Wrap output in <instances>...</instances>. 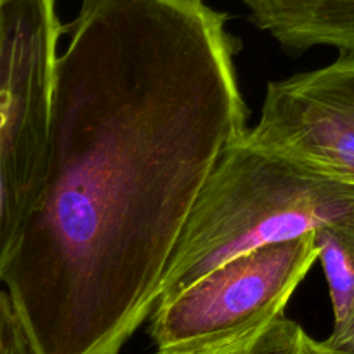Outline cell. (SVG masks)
Returning <instances> with one entry per match:
<instances>
[{"label": "cell", "mask_w": 354, "mask_h": 354, "mask_svg": "<svg viewBox=\"0 0 354 354\" xmlns=\"http://www.w3.org/2000/svg\"><path fill=\"white\" fill-rule=\"evenodd\" d=\"M205 0H80L63 33L46 188L4 285L30 354H118L227 145L238 40Z\"/></svg>", "instance_id": "cell-1"}, {"label": "cell", "mask_w": 354, "mask_h": 354, "mask_svg": "<svg viewBox=\"0 0 354 354\" xmlns=\"http://www.w3.org/2000/svg\"><path fill=\"white\" fill-rule=\"evenodd\" d=\"M354 214V188L243 136L226 146L163 271L156 304L224 262ZM155 304V306H156Z\"/></svg>", "instance_id": "cell-2"}, {"label": "cell", "mask_w": 354, "mask_h": 354, "mask_svg": "<svg viewBox=\"0 0 354 354\" xmlns=\"http://www.w3.org/2000/svg\"><path fill=\"white\" fill-rule=\"evenodd\" d=\"M56 0H0V280L49 172Z\"/></svg>", "instance_id": "cell-3"}, {"label": "cell", "mask_w": 354, "mask_h": 354, "mask_svg": "<svg viewBox=\"0 0 354 354\" xmlns=\"http://www.w3.org/2000/svg\"><path fill=\"white\" fill-rule=\"evenodd\" d=\"M318 261L315 234L241 254L151 313L155 354H217L283 316L292 294Z\"/></svg>", "instance_id": "cell-4"}, {"label": "cell", "mask_w": 354, "mask_h": 354, "mask_svg": "<svg viewBox=\"0 0 354 354\" xmlns=\"http://www.w3.org/2000/svg\"><path fill=\"white\" fill-rule=\"evenodd\" d=\"M245 138L354 188V54L270 82Z\"/></svg>", "instance_id": "cell-5"}, {"label": "cell", "mask_w": 354, "mask_h": 354, "mask_svg": "<svg viewBox=\"0 0 354 354\" xmlns=\"http://www.w3.org/2000/svg\"><path fill=\"white\" fill-rule=\"evenodd\" d=\"M255 26L283 49L330 46L354 54V0H243Z\"/></svg>", "instance_id": "cell-6"}, {"label": "cell", "mask_w": 354, "mask_h": 354, "mask_svg": "<svg viewBox=\"0 0 354 354\" xmlns=\"http://www.w3.org/2000/svg\"><path fill=\"white\" fill-rule=\"evenodd\" d=\"M313 234L328 283L333 325H340L354 309V214L323 224Z\"/></svg>", "instance_id": "cell-7"}, {"label": "cell", "mask_w": 354, "mask_h": 354, "mask_svg": "<svg viewBox=\"0 0 354 354\" xmlns=\"http://www.w3.org/2000/svg\"><path fill=\"white\" fill-rule=\"evenodd\" d=\"M217 354H333L325 342L315 340L299 323L280 316L252 339Z\"/></svg>", "instance_id": "cell-8"}, {"label": "cell", "mask_w": 354, "mask_h": 354, "mask_svg": "<svg viewBox=\"0 0 354 354\" xmlns=\"http://www.w3.org/2000/svg\"><path fill=\"white\" fill-rule=\"evenodd\" d=\"M0 354H30L8 292L0 288Z\"/></svg>", "instance_id": "cell-9"}, {"label": "cell", "mask_w": 354, "mask_h": 354, "mask_svg": "<svg viewBox=\"0 0 354 354\" xmlns=\"http://www.w3.org/2000/svg\"><path fill=\"white\" fill-rule=\"evenodd\" d=\"M323 342L333 354H354V309L346 322L333 325L332 335Z\"/></svg>", "instance_id": "cell-10"}]
</instances>
